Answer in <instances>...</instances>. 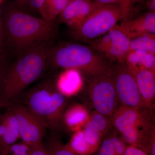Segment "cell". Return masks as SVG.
<instances>
[{
	"mask_svg": "<svg viewBox=\"0 0 155 155\" xmlns=\"http://www.w3.org/2000/svg\"><path fill=\"white\" fill-rule=\"evenodd\" d=\"M0 17L5 34L7 51L17 58L35 46L53 41L58 33L56 19L47 21L15 8L12 5L3 10Z\"/></svg>",
	"mask_w": 155,
	"mask_h": 155,
	"instance_id": "obj_1",
	"label": "cell"
},
{
	"mask_svg": "<svg viewBox=\"0 0 155 155\" xmlns=\"http://www.w3.org/2000/svg\"><path fill=\"white\" fill-rule=\"evenodd\" d=\"M53 41L44 42L18 56L8 66L0 91V99L14 101L40 78L48 69V57Z\"/></svg>",
	"mask_w": 155,
	"mask_h": 155,
	"instance_id": "obj_2",
	"label": "cell"
},
{
	"mask_svg": "<svg viewBox=\"0 0 155 155\" xmlns=\"http://www.w3.org/2000/svg\"><path fill=\"white\" fill-rule=\"evenodd\" d=\"M66 98L48 78L27 89L13 101L25 106L41 120L47 130L53 131L60 128L63 123Z\"/></svg>",
	"mask_w": 155,
	"mask_h": 155,
	"instance_id": "obj_3",
	"label": "cell"
},
{
	"mask_svg": "<svg viewBox=\"0 0 155 155\" xmlns=\"http://www.w3.org/2000/svg\"><path fill=\"white\" fill-rule=\"evenodd\" d=\"M48 67L75 69L100 76L110 72L108 59L90 48L80 44L52 45L48 57Z\"/></svg>",
	"mask_w": 155,
	"mask_h": 155,
	"instance_id": "obj_4",
	"label": "cell"
},
{
	"mask_svg": "<svg viewBox=\"0 0 155 155\" xmlns=\"http://www.w3.org/2000/svg\"><path fill=\"white\" fill-rule=\"evenodd\" d=\"M122 19V13L116 4L97 8L85 19L80 28L74 31L76 36L94 40L107 33Z\"/></svg>",
	"mask_w": 155,
	"mask_h": 155,
	"instance_id": "obj_5",
	"label": "cell"
},
{
	"mask_svg": "<svg viewBox=\"0 0 155 155\" xmlns=\"http://www.w3.org/2000/svg\"><path fill=\"white\" fill-rule=\"evenodd\" d=\"M110 75L120 105L134 109L146 107L134 74L125 62L111 67Z\"/></svg>",
	"mask_w": 155,
	"mask_h": 155,
	"instance_id": "obj_6",
	"label": "cell"
},
{
	"mask_svg": "<svg viewBox=\"0 0 155 155\" xmlns=\"http://www.w3.org/2000/svg\"><path fill=\"white\" fill-rule=\"evenodd\" d=\"M7 108L16 118L20 138L29 146L42 143L47 130L41 120L27 108L16 101L9 103Z\"/></svg>",
	"mask_w": 155,
	"mask_h": 155,
	"instance_id": "obj_7",
	"label": "cell"
},
{
	"mask_svg": "<svg viewBox=\"0 0 155 155\" xmlns=\"http://www.w3.org/2000/svg\"><path fill=\"white\" fill-rule=\"evenodd\" d=\"M89 91L95 111L110 118L119 104L110 72L94 77L90 85Z\"/></svg>",
	"mask_w": 155,
	"mask_h": 155,
	"instance_id": "obj_8",
	"label": "cell"
},
{
	"mask_svg": "<svg viewBox=\"0 0 155 155\" xmlns=\"http://www.w3.org/2000/svg\"><path fill=\"white\" fill-rule=\"evenodd\" d=\"M151 108H140L119 106L110 117L112 126L119 134L131 127L149 130L155 127Z\"/></svg>",
	"mask_w": 155,
	"mask_h": 155,
	"instance_id": "obj_9",
	"label": "cell"
},
{
	"mask_svg": "<svg viewBox=\"0 0 155 155\" xmlns=\"http://www.w3.org/2000/svg\"><path fill=\"white\" fill-rule=\"evenodd\" d=\"M96 8L92 0H69L59 15V21L64 22L74 31L77 30Z\"/></svg>",
	"mask_w": 155,
	"mask_h": 155,
	"instance_id": "obj_10",
	"label": "cell"
},
{
	"mask_svg": "<svg viewBox=\"0 0 155 155\" xmlns=\"http://www.w3.org/2000/svg\"><path fill=\"white\" fill-rule=\"evenodd\" d=\"M116 26L130 39L144 35H155V13L150 12Z\"/></svg>",
	"mask_w": 155,
	"mask_h": 155,
	"instance_id": "obj_11",
	"label": "cell"
},
{
	"mask_svg": "<svg viewBox=\"0 0 155 155\" xmlns=\"http://www.w3.org/2000/svg\"><path fill=\"white\" fill-rule=\"evenodd\" d=\"M7 110L0 116V155H8L10 147L20 138L16 118L10 110Z\"/></svg>",
	"mask_w": 155,
	"mask_h": 155,
	"instance_id": "obj_12",
	"label": "cell"
},
{
	"mask_svg": "<svg viewBox=\"0 0 155 155\" xmlns=\"http://www.w3.org/2000/svg\"><path fill=\"white\" fill-rule=\"evenodd\" d=\"M129 67L135 76L145 105L151 108L153 105L155 98V71L143 67Z\"/></svg>",
	"mask_w": 155,
	"mask_h": 155,
	"instance_id": "obj_13",
	"label": "cell"
},
{
	"mask_svg": "<svg viewBox=\"0 0 155 155\" xmlns=\"http://www.w3.org/2000/svg\"><path fill=\"white\" fill-rule=\"evenodd\" d=\"M108 33L111 42L104 54V57L118 63L125 62L126 56L130 51V39L116 25Z\"/></svg>",
	"mask_w": 155,
	"mask_h": 155,
	"instance_id": "obj_14",
	"label": "cell"
},
{
	"mask_svg": "<svg viewBox=\"0 0 155 155\" xmlns=\"http://www.w3.org/2000/svg\"><path fill=\"white\" fill-rule=\"evenodd\" d=\"M78 70L66 69L54 83L58 91L66 98L77 94L81 89L82 80Z\"/></svg>",
	"mask_w": 155,
	"mask_h": 155,
	"instance_id": "obj_15",
	"label": "cell"
},
{
	"mask_svg": "<svg viewBox=\"0 0 155 155\" xmlns=\"http://www.w3.org/2000/svg\"><path fill=\"white\" fill-rule=\"evenodd\" d=\"M90 114L86 108L80 104H75L67 108L63 116V123L72 132L81 130L89 119Z\"/></svg>",
	"mask_w": 155,
	"mask_h": 155,
	"instance_id": "obj_16",
	"label": "cell"
},
{
	"mask_svg": "<svg viewBox=\"0 0 155 155\" xmlns=\"http://www.w3.org/2000/svg\"><path fill=\"white\" fill-rule=\"evenodd\" d=\"M130 67H143L155 71V54L141 51H130L125 60Z\"/></svg>",
	"mask_w": 155,
	"mask_h": 155,
	"instance_id": "obj_17",
	"label": "cell"
},
{
	"mask_svg": "<svg viewBox=\"0 0 155 155\" xmlns=\"http://www.w3.org/2000/svg\"><path fill=\"white\" fill-rule=\"evenodd\" d=\"M69 0H45L41 17L47 21L56 19L68 5Z\"/></svg>",
	"mask_w": 155,
	"mask_h": 155,
	"instance_id": "obj_18",
	"label": "cell"
},
{
	"mask_svg": "<svg viewBox=\"0 0 155 155\" xmlns=\"http://www.w3.org/2000/svg\"><path fill=\"white\" fill-rule=\"evenodd\" d=\"M82 129L85 141L92 154L97 151L104 137L89 120Z\"/></svg>",
	"mask_w": 155,
	"mask_h": 155,
	"instance_id": "obj_19",
	"label": "cell"
},
{
	"mask_svg": "<svg viewBox=\"0 0 155 155\" xmlns=\"http://www.w3.org/2000/svg\"><path fill=\"white\" fill-rule=\"evenodd\" d=\"M65 146L70 150L79 155L92 154L84 139L83 129L73 132L69 142Z\"/></svg>",
	"mask_w": 155,
	"mask_h": 155,
	"instance_id": "obj_20",
	"label": "cell"
},
{
	"mask_svg": "<svg viewBox=\"0 0 155 155\" xmlns=\"http://www.w3.org/2000/svg\"><path fill=\"white\" fill-rule=\"evenodd\" d=\"M130 49L143 51L155 54V35H144L130 39Z\"/></svg>",
	"mask_w": 155,
	"mask_h": 155,
	"instance_id": "obj_21",
	"label": "cell"
},
{
	"mask_svg": "<svg viewBox=\"0 0 155 155\" xmlns=\"http://www.w3.org/2000/svg\"><path fill=\"white\" fill-rule=\"evenodd\" d=\"M89 120L104 137L112 127L110 118L96 111L90 114Z\"/></svg>",
	"mask_w": 155,
	"mask_h": 155,
	"instance_id": "obj_22",
	"label": "cell"
},
{
	"mask_svg": "<svg viewBox=\"0 0 155 155\" xmlns=\"http://www.w3.org/2000/svg\"><path fill=\"white\" fill-rule=\"evenodd\" d=\"M45 1V0H16L12 6L15 8L28 14V11L38 13L41 17Z\"/></svg>",
	"mask_w": 155,
	"mask_h": 155,
	"instance_id": "obj_23",
	"label": "cell"
},
{
	"mask_svg": "<svg viewBox=\"0 0 155 155\" xmlns=\"http://www.w3.org/2000/svg\"><path fill=\"white\" fill-rule=\"evenodd\" d=\"M50 155H79L73 152L64 145L56 138L51 137L49 139L46 146Z\"/></svg>",
	"mask_w": 155,
	"mask_h": 155,
	"instance_id": "obj_24",
	"label": "cell"
},
{
	"mask_svg": "<svg viewBox=\"0 0 155 155\" xmlns=\"http://www.w3.org/2000/svg\"><path fill=\"white\" fill-rule=\"evenodd\" d=\"M110 136L114 148V155H124L127 147L125 142L115 133L110 134Z\"/></svg>",
	"mask_w": 155,
	"mask_h": 155,
	"instance_id": "obj_25",
	"label": "cell"
},
{
	"mask_svg": "<svg viewBox=\"0 0 155 155\" xmlns=\"http://www.w3.org/2000/svg\"><path fill=\"white\" fill-rule=\"evenodd\" d=\"M30 147L24 142L12 144L9 147L8 155H30Z\"/></svg>",
	"mask_w": 155,
	"mask_h": 155,
	"instance_id": "obj_26",
	"label": "cell"
},
{
	"mask_svg": "<svg viewBox=\"0 0 155 155\" xmlns=\"http://www.w3.org/2000/svg\"><path fill=\"white\" fill-rule=\"evenodd\" d=\"M97 151V155H114V148L110 134H107L104 137Z\"/></svg>",
	"mask_w": 155,
	"mask_h": 155,
	"instance_id": "obj_27",
	"label": "cell"
},
{
	"mask_svg": "<svg viewBox=\"0 0 155 155\" xmlns=\"http://www.w3.org/2000/svg\"><path fill=\"white\" fill-rule=\"evenodd\" d=\"M140 0H119V5L122 15V19L126 20L132 11L133 6Z\"/></svg>",
	"mask_w": 155,
	"mask_h": 155,
	"instance_id": "obj_28",
	"label": "cell"
},
{
	"mask_svg": "<svg viewBox=\"0 0 155 155\" xmlns=\"http://www.w3.org/2000/svg\"><path fill=\"white\" fill-rule=\"evenodd\" d=\"M6 51H7V50L5 34L3 23L0 17V60L5 61Z\"/></svg>",
	"mask_w": 155,
	"mask_h": 155,
	"instance_id": "obj_29",
	"label": "cell"
},
{
	"mask_svg": "<svg viewBox=\"0 0 155 155\" xmlns=\"http://www.w3.org/2000/svg\"><path fill=\"white\" fill-rule=\"evenodd\" d=\"M29 146L30 147V155H50L43 143Z\"/></svg>",
	"mask_w": 155,
	"mask_h": 155,
	"instance_id": "obj_30",
	"label": "cell"
},
{
	"mask_svg": "<svg viewBox=\"0 0 155 155\" xmlns=\"http://www.w3.org/2000/svg\"><path fill=\"white\" fill-rule=\"evenodd\" d=\"M124 155H147L139 148L134 146H127Z\"/></svg>",
	"mask_w": 155,
	"mask_h": 155,
	"instance_id": "obj_31",
	"label": "cell"
},
{
	"mask_svg": "<svg viewBox=\"0 0 155 155\" xmlns=\"http://www.w3.org/2000/svg\"><path fill=\"white\" fill-rule=\"evenodd\" d=\"M119 0H94L95 5L96 8L106 5H113V4H119Z\"/></svg>",
	"mask_w": 155,
	"mask_h": 155,
	"instance_id": "obj_32",
	"label": "cell"
},
{
	"mask_svg": "<svg viewBox=\"0 0 155 155\" xmlns=\"http://www.w3.org/2000/svg\"><path fill=\"white\" fill-rule=\"evenodd\" d=\"M7 67L8 66L5 64V62H0V91L2 87L3 78H4Z\"/></svg>",
	"mask_w": 155,
	"mask_h": 155,
	"instance_id": "obj_33",
	"label": "cell"
},
{
	"mask_svg": "<svg viewBox=\"0 0 155 155\" xmlns=\"http://www.w3.org/2000/svg\"><path fill=\"white\" fill-rule=\"evenodd\" d=\"M8 104L0 99V108L7 107Z\"/></svg>",
	"mask_w": 155,
	"mask_h": 155,
	"instance_id": "obj_34",
	"label": "cell"
},
{
	"mask_svg": "<svg viewBox=\"0 0 155 155\" xmlns=\"http://www.w3.org/2000/svg\"><path fill=\"white\" fill-rule=\"evenodd\" d=\"M5 61H3V60H0V62H4Z\"/></svg>",
	"mask_w": 155,
	"mask_h": 155,
	"instance_id": "obj_35",
	"label": "cell"
},
{
	"mask_svg": "<svg viewBox=\"0 0 155 155\" xmlns=\"http://www.w3.org/2000/svg\"><path fill=\"white\" fill-rule=\"evenodd\" d=\"M2 2V0H0V3H1V2Z\"/></svg>",
	"mask_w": 155,
	"mask_h": 155,
	"instance_id": "obj_36",
	"label": "cell"
},
{
	"mask_svg": "<svg viewBox=\"0 0 155 155\" xmlns=\"http://www.w3.org/2000/svg\"></svg>",
	"mask_w": 155,
	"mask_h": 155,
	"instance_id": "obj_37",
	"label": "cell"
}]
</instances>
